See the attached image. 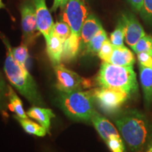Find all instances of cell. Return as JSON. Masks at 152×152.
<instances>
[{
    "label": "cell",
    "mask_w": 152,
    "mask_h": 152,
    "mask_svg": "<svg viewBox=\"0 0 152 152\" xmlns=\"http://www.w3.org/2000/svg\"><path fill=\"white\" fill-rule=\"evenodd\" d=\"M146 152H152V141L151 143L149 144V145L148 146V149Z\"/></svg>",
    "instance_id": "32"
},
{
    "label": "cell",
    "mask_w": 152,
    "mask_h": 152,
    "mask_svg": "<svg viewBox=\"0 0 152 152\" xmlns=\"http://www.w3.org/2000/svg\"><path fill=\"white\" fill-rule=\"evenodd\" d=\"M94 99L92 90L61 92L59 96L60 107L71 118L79 121L91 122L95 111Z\"/></svg>",
    "instance_id": "4"
},
{
    "label": "cell",
    "mask_w": 152,
    "mask_h": 152,
    "mask_svg": "<svg viewBox=\"0 0 152 152\" xmlns=\"http://www.w3.org/2000/svg\"><path fill=\"white\" fill-rule=\"evenodd\" d=\"M100 87L124 92L132 96L138 92V83L132 66H120L104 62L96 78Z\"/></svg>",
    "instance_id": "3"
},
{
    "label": "cell",
    "mask_w": 152,
    "mask_h": 152,
    "mask_svg": "<svg viewBox=\"0 0 152 152\" xmlns=\"http://www.w3.org/2000/svg\"><path fill=\"white\" fill-rule=\"evenodd\" d=\"M132 49L136 54H139L140 52L152 53V37L147 35L143 36L132 47Z\"/></svg>",
    "instance_id": "23"
},
{
    "label": "cell",
    "mask_w": 152,
    "mask_h": 152,
    "mask_svg": "<svg viewBox=\"0 0 152 152\" xmlns=\"http://www.w3.org/2000/svg\"><path fill=\"white\" fill-rule=\"evenodd\" d=\"M128 1L130 3L131 7L134 11L140 12L141 11L142 4H143V0H128Z\"/></svg>",
    "instance_id": "30"
},
{
    "label": "cell",
    "mask_w": 152,
    "mask_h": 152,
    "mask_svg": "<svg viewBox=\"0 0 152 152\" xmlns=\"http://www.w3.org/2000/svg\"><path fill=\"white\" fill-rule=\"evenodd\" d=\"M15 118L20 123L26 132L38 137H45L46 135L47 130L40 124H37L28 118H22L18 116L15 117Z\"/></svg>",
    "instance_id": "18"
},
{
    "label": "cell",
    "mask_w": 152,
    "mask_h": 152,
    "mask_svg": "<svg viewBox=\"0 0 152 152\" xmlns=\"http://www.w3.org/2000/svg\"><path fill=\"white\" fill-rule=\"evenodd\" d=\"M107 145L111 152H125V148L124 143L120 135L113 136L106 141Z\"/></svg>",
    "instance_id": "26"
},
{
    "label": "cell",
    "mask_w": 152,
    "mask_h": 152,
    "mask_svg": "<svg viewBox=\"0 0 152 152\" xmlns=\"http://www.w3.org/2000/svg\"><path fill=\"white\" fill-rule=\"evenodd\" d=\"M68 0H54L52 7V11H56L58 8L64 9L67 4Z\"/></svg>",
    "instance_id": "29"
},
{
    "label": "cell",
    "mask_w": 152,
    "mask_h": 152,
    "mask_svg": "<svg viewBox=\"0 0 152 152\" xmlns=\"http://www.w3.org/2000/svg\"><path fill=\"white\" fill-rule=\"evenodd\" d=\"M106 39H107V34L104 28H102L92 38L90 42L87 44L85 50L88 54H98L104 42Z\"/></svg>",
    "instance_id": "19"
},
{
    "label": "cell",
    "mask_w": 152,
    "mask_h": 152,
    "mask_svg": "<svg viewBox=\"0 0 152 152\" xmlns=\"http://www.w3.org/2000/svg\"><path fill=\"white\" fill-rule=\"evenodd\" d=\"M140 14L144 20L152 23V0H143Z\"/></svg>",
    "instance_id": "27"
},
{
    "label": "cell",
    "mask_w": 152,
    "mask_h": 152,
    "mask_svg": "<svg viewBox=\"0 0 152 152\" xmlns=\"http://www.w3.org/2000/svg\"><path fill=\"white\" fill-rule=\"evenodd\" d=\"M118 131L132 152H144L151 142V127L147 118L137 110H127L115 120Z\"/></svg>",
    "instance_id": "1"
},
{
    "label": "cell",
    "mask_w": 152,
    "mask_h": 152,
    "mask_svg": "<svg viewBox=\"0 0 152 152\" xmlns=\"http://www.w3.org/2000/svg\"><path fill=\"white\" fill-rule=\"evenodd\" d=\"M47 43V52L54 66L60 64L62 60L63 42L52 33Z\"/></svg>",
    "instance_id": "15"
},
{
    "label": "cell",
    "mask_w": 152,
    "mask_h": 152,
    "mask_svg": "<svg viewBox=\"0 0 152 152\" xmlns=\"http://www.w3.org/2000/svg\"><path fill=\"white\" fill-rule=\"evenodd\" d=\"M4 88V80L2 78V75L0 73V96L2 94Z\"/></svg>",
    "instance_id": "31"
},
{
    "label": "cell",
    "mask_w": 152,
    "mask_h": 152,
    "mask_svg": "<svg viewBox=\"0 0 152 152\" xmlns=\"http://www.w3.org/2000/svg\"><path fill=\"white\" fill-rule=\"evenodd\" d=\"M56 77V87L61 92H71L81 90L91 86L90 80L81 77L61 64L54 66Z\"/></svg>",
    "instance_id": "6"
},
{
    "label": "cell",
    "mask_w": 152,
    "mask_h": 152,
    "mask_svg": "<svg viewBox=\"0 0 152 152\" xmlns=\"http://www.w3.org/2000/svg\"><path fill=\"white\" fill-rule=\"evenodd\" d=\"M137 54V59L140 65L144 67L152 68V53L140 52Z\"/></svg>",
    "instance_id": "28"
},
{
    "label": "cell",
    "mask_w": 152,
    "mask_h": 152,
    "mask_svg": "<svg viewBox=\"0 0 152 152\" xmlns=\"http://www.w3.org/2000/svg\"><path fill=\"white\" fill-rule=\"evenodd\" d=\"M87 16L88 11L83 0H68L62 20L70 26L72 33L80 37L82 27Z\"/></svg>",
    "instance_id": "7"
},
{
    "label": "cell",
    "mask_w": 152,
    "mask_h": 152,
    "mask_svg": "<svg viewBox=\"0 0 152 152\" xmlns=\"http://www.w3.org/2000/svg\"><path fill=\"white\" fill-rule=\"evenodd\" d=\"M5 9V5L3 3L2 0H0V9Z\"/></svg>",
    "instance_id": "33"
},
{
    "label": "cell",
    "mask_w": 152,
    "mask_h": 152,
    "mask_svg": "<svg viewBox=\"0 0 152 152\" xmlns=\"http://www.w3.org/2000/svg\"><path fill=\"white\" fill-rule=\"evenodd\" d=\"M13 56L14 58L20 65L26 67V63L27 61L29 54H28V46L23 43L21 45L12 49Z\"/></svg>",
    "instance_id": "24"
},
{
    "label": "cell",
    "mask_w": 152,
    "mask_h": 152,
    "mask_svg": "<svg viewBox=\"0 0 152 152\" xmlns=\"http://www.w3.org/2000/svg\"><path fill=\"white\" fill-rule=\"evenodd\" d=\"M7 48V56L4 63V71L7 78L22 95L35 105H43V102L38 92L33 77L27 68L20 65L15 59L12 48L7 39H3Z\"/></svg>",
    "instance_id": "2"
},
{
    "label": "cell",
    "mask_w": 152,
    "mask_h": 152,
    "mask_svg": "<svg viewBox=\"0 0 152 152\" xmlns=\"http://www.w3.org/2000/svg\"><path fill=\"white\" fill-rule=\"evenodd\" d=\"M27 115L37 121L42 126L46 128L47 131L50 128L51 119L55 116L51 109H45V108L39 107V106H33L30 108L27 112Z\"/></svg>",
    "instance_id": "17"
},
{
    "label": "cell",
    "mask_w": 152,
    "mask_h": 152,
    "mask_svg": "<svg viewBox=\"0 0 152 152\" xmlns=\"http://www.w3.org/2000/svg\"><path fill=\"white\" fill-rule=\"evenodd\" d=\"M120 20L124 27L125 42L132 48L140 38L146 35L144 28L131 14H123Z\"/></svg>",
    "instance_id": "10"
},
{
    "label": "cell",
    "mask_w": 152,
    "mask_h": 152,
    "mask_svg": "<svg viewBox=\"0 0 152 152\" xmlns=\"http://www.w3.org/2000/svg\"><path fill=\"white\" fill-rule=\"evenodd\" d=\"M125 39V30L121 20H119L116 28L111 34L110 41L113 45V47L124 46Z\"/></svg>",
    "instance_id": "22"
},
{
    "label": "cell",
    "mask_w": 152,
    "mask_h": 152,
    "mask_svg": "<svg viewBox=\"0 0 152 152\" xmlns=\"http://www.w3.org/2000/svg\"><path fill=\"white\" fill-rule=\"evenodd\" d=\"M80 51V37L72 33L63 42L62 61L70 62L75 59Z\"/></svg>",
    "instance_id": "14"
},
{
    "label": "cell",
    "mask_w": 152,
    "mask_h": 152,
    "mask_svg": "<svg viewBox=\"0 0 152 152\" xmlns=\"http://www.w3.org/2000/svg\"><path fill=\"white\" fill-rule=\"evenodd\" d=\"M35 7L38 30L47 41L52 35L54 21L50 11L47 9L46 0H33Z\"/></svg>",
    "instance_id": "9"
},
{
    "label": "cell",
    "mask_w": 152,
    "mask_h": 152,
    "mask_svg": "<svg viewBox=\"0 0 152 152\" xmlns=\"http://www.w3.org/2000/svg\"><path fill=\"white\" fill-rule=\"evenodd\" d=\"M114 47L112 45L111 41L107 39L104 42L103 45L101 47L99 52L98 53V56L104 62L109 63L111 60L112 54H113Z\"/></svg>",
    "instance_id": "25"
},
{
    "label": "cell",
    "mask_w": 152,
    "mask_h": 152,
    "mask_svg": "<svg viewBox=\"0 0 152 152\" xmlns=\"http://www.w3.org/2000/svg\"><path fill=\"white\" fill-rule=\"evenodd\" d=\"M135 62L133 53L126 47H114L110 64L120 66H132Z\"/></svg>",
    "instance_id": "13"
},
{
    "label": "cell",
    "mask_w": 152,
    "mask_h": 152,
    "mask_svg": "<svg viewBox=\"0 0 152 152\" xmlns=\"http://www.w3.org/2000/svg\"><path fill=\"white\" fill-rule=\"evenodd\" d=\"M92 92L94 102L107 114L116 113L130 96L122 91L100 87L92 90Z\"/></svg>",
    "instance_id": "5"
},
{
    "label": "cell",
    "mask_w": 152,
    "mask_h": 152,
    "mask_svg": "<svg viewBox=\"0 0 152 152\" xmlns=\"http://www.w3.org/2000/svg\"><path fill=\"white\" fill-rule=\"evenodd\" d=\"M102 28L100 20L94 15H88L81 30L80 50H85L92 38Z\"/></svg>",
    "instance_id": "11"
},
{
    "label": "cell",
    "mask_w": 152,
    "mask_h": 152,
    "mask_svg": "<svg viewBox=\"0 0 152 152\" xmlns=\"http://www.w3.org/2000/svg\"><path fill=\"white\" fill-rule=\"evenodd\" d=\"M91 122L92 123L101 137L105 142L112 137L120 135L117 129L109 120L106 119L103 115H100L96 111L93 115Z\"/></svg>",
    "instance_id": "12"
},
{
    "label": "cell",
    "mask_w": 152,
    "mask_h": 152,
    "mask_svg": "<svg viewBox=\"0 0 152 152\" xmlns=\"http://www.w3.org/2000/svg\"><path fill=\"white\" fill-rule=\"evenodd\" d=\"M9 98L10 101L9 109L16 114V116L22 118H28V115L24 111L21 100L11 87H9Z\"/></svg>",
    "instance_id": "20"
},
{
    "label": "cell",
    "mask_w": 152,
    "mask_h": 152,
    "mask_svg": "<svg viewBox=\"0 0 152 152\" xmlns=\"http://www.w3.org/2000/svg\"><path fill=\"white\" fill-rule=\"evenodd\" d=\"M21 27L25 45H31L40 33L38 30L35 7L33 3L26 1L21 6Z\"/></svg>",
    "instance_id": "8"
},
{
    "label": "cell",
    "mask_w": 152,
    "mask_h": 152,
    "mask_svg": "<svg viewBox=\"0 0 152 152\" xmlns=\"http://www.w3.org/2000/svg\"><path fill=\"white\" fill-rule=\"evenodd\" d=\"M52 33L57 36L64 42L71 36L72 30L70 26L66 22L62 20V21H57L56 23H54Z\"/></svg>",
    "instance_id": "21"
},
{
    "label": "cell",
    "mask_w": 152,
    "mask_h": 152,
    "mask_svg": "<svg viewBox=\"0 0 152 152\" xmlns=\"http://www.w3.org/2000/svg\"><path fill=\"white\" fill-rule=\"evenodd\" d=\"M140 82L145 102L147 104H152V68L139 66Z\"/></svg>",
    "instance_id": "16"
}]
</instances>
